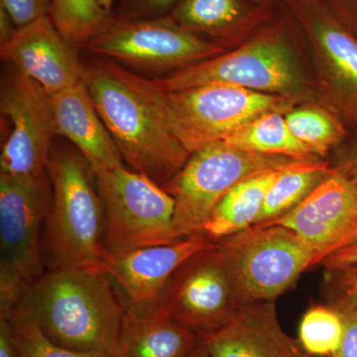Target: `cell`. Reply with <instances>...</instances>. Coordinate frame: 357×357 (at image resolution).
Wrapping results in <instances>:
<instances>
[{"label":"cell","mask_w":357,"mask_h":357,"mask_svg":"<svg viewBox=\"0 0 357 357\" xmlns=\"http://www.w3.org/2000/svg\"><path fill=\"white\" fill-rule=\"evenodd\" d=\"M167 91L208 84H229L250 91L286 95L299 89L301 77L288 47L274 37L255 40L159 79Z\"/></svg>","instance_id":"cell-11"},{"label":"cell","mask_w":357,"mask_h":357,"mask_svg":"<svg viewBox=\"0 0 357 357\" xmlns=\"http://www.w3.org/2000/svg\"><path fill=\"white\" fill-rule=\"evenodd\" d=\"M285 168L257 174L230 190L213 208L202 234L217 243L253 227L268 191Z\"/></svg>","instance_id":"cell-19"},{"label":"cell","mask_w":357,"mask_h":357,"mask_svg":"<svg viewBox=\"0 0 357 357\" xmlns=\"http://www.w3.org/2000/svg\"><path fill=\"white\" fill-rule=\"evenodd\" d=\"M0 112L7 131L0 173L29 175L47 171L57 135L51 96L10 65L1 79Z\"/></svg>","instance_id":"cell-10"},{"label":"cell","mask_w":357,"mask_h":357,"mask_svg":"<svg viewBox=\"0 0 357 357\" xmlns=\"http://www.w3.org/2000/svg\"><path fill=\"white\" fill-rule=\"evenodd\" d=\"M292 102L290 96L229 84L167 91L171 128L190 155L227 139L262 115L285 109Z\"/></svg>","instance_id":"cell-7"},{"label":"cell","mask_w":357,"mask_h":357,"mask_svg":"<svg viewBox=\"0 0 357 357\" xmlns=\"http://www.w3.org/2000/svg\"><path fill=\"white\" fill-rule=\"evenodd\" d=\"M349 175L357 182V145L354 153L352 155L351 166H349Z\"/></svg>","instance_id":"cell-36"},{"label":"cell","mask_w":357,"mask_h":357,"mask_svg":"<svg viewBox=\"0 0 357 357\" xmlns=\"http://www.w3.org/2000/svg\"><path fill=\"white\" fill-rule=\"evenodd\" d=\"M47 171L52 199L42 234L44 261L49 270L100 269L107 220L95 172L76 148L67 145L53 147Z\"/></svg>","instance_id":"cell-3"},{"label":"cell","mask_w":357,"mask_h":357,"mask_svg":"<svg viewBox=\"0 0 357 357\" xmlns=\"http://www.w3.org/2000/svg\"><path fill=\"white\" fill-rule=\"evenodd\" d=\"M95 174L105 206L107 252L178 241L173 227L175 202L162 185L126 165Z\"/></svg>","instance_id":"cell-6"},{"label":"cell","mask_w":357,"mask_h":357,"mask_svg":"<svg viewBox=\"0 0 357 357\" xmlns=\"http://www.w3.org/2000/svg\"><path fill=\"white\" fill-rule=\"evenodd\" d=\"M49 16L61 34L76 48H84L112 18L103 10L100 0H51Z\"/></svg>","instance_id":"cell-23"},{"label":"cell","mask_w":357,"mask_h":357,"mask_svg":"<svg viewBox=\"0 0 357 357\" xmlns=\"http://www.w3.org/2000/svg\"><path fill=\"white\" fill-rule=\"evenodd\" d=\"M256 225L293 230L319 253L321 263L357 238V182L344 171L332 170L293 210Z\"/></svg>","instance_id":"cell-13"},{"label":"cell","mask_w":357,"mask_h":357,"mask_svg":"<svg viewBox=\"0 0 357 357\" xmlns=\"http://www.w3.org/2000/svg\"><path fill=\"white\" fill-rule=\"evenodd\" d=\"M0 357H18L10 325L6 319H0Z\"/></svg>","instance_id":"cell-33"},{"label":"cell","mask_w":357,"mask_h":357,"mask_svg":"<svg viewBox=\"0 0 357 357\" xmlns=\"http://www.w3.org/2000/svg\"><path fill=\"white\" fill-rule=\"evenodd\" d=\"M57 135L69 140L93 172L126 165L83 79L51 96Z\"/></svg>","instance_id":"cell-17"},{"label":"cell","mask_w":357,"mask_h":357,"mask_svg":"<svg viewBox=\"0 0 357 357\" xmlns=\"http://www.w3.org/2000/svg\"><path fill=\"white\" fill-rule=\"evenodd\" d=\"M215 243L244 305L275 302L319 264V253L281 225H253Z\"/></svg>","instance_id":"cell-5"},{"label":"cell","mask_w":357,"mask_h":357,"mask_svg":"<svg viewBox=\"0 0 357 357\" xmlns=\"http://www.w3.org/2000/svg\"><path fill=\"white\" fill-rule=\"evenodd\" d=\"M331 306L337 310L344 325L342 342L332 357H357V305L330 288Z\"/></svg>","instance_id":"cell-28"},{"label":"cell","mask_w":357,"mask_h":357,"mask_svg":"<svg viewBox=\"0 0 357 357\" xmlns=\"http://www.w3.org/2000/svg\"><path fill=\"white\" fill-rule=\"evenodd\" d=\"M223 141L249 151L281 155L300 161H317L316 155L291 133L285 116L277 112L249 122Z\"/></svg>","instance_id":"cell-21"},{"label":"cell","mask_w":357,"mask_h":357,"mask_svg":"<svg viewBox=\"0 0 357 357\" xmlns=\"http://www.w3.org/2000/svg\"><path fill=\"white\" fill-rule=\"evenodd\" d=\"M16 30H17V27L14 24L13 18L10 17L4 7L0 6V43L1 45L6 43L13 36Z\"/></svg>","instance_id":"cell-34"},{"label":"cell","mask_w":357,"mask_h":357,"mask_svg":"<svg viewBox=\"0 0 357 357\" xmlns=\"http://www.w3.org/2000/svg\"><path fill=\"white\" fill-rule=\"evenodd\" d=\"M285 121L291 133L316 156L325 155L342 136L337 122L323 110H293L286 115Z\"/></svg>","instance_id":"cell-26"},{"label":"cell","mask_w":357,"mask_h":357,"mask_svg":"<svg viewBox=\"0 0 357 357\" xmlns=\"http://www.w3.org/2000/svg\"><path fill=\"white\" fill-rule=\"evenodd\" d=\"M312 27L338 76L357 93V40L331 20H316Z\"/></svg>","instance_id":"cell-25"},{"label":"cell","mask_w":357,"mask_h":357,"mask_svg":"<svg viewBox=\"0 0 357 357\" xmlns=\"http://www.w3.org/2000/svg\"><path fill=\"white\" fill-rule=\"evenodd\" d=\"M100 3L102 7L103 10L109 13L110 10H112V6H114V0H100Z\"/></svg>","instance_id":"cell-37"},{"label":"cell","mask_w":357,"mask_h":357,"mask_svg":"<svg viewBox=\"0 0 357 357\" xmlns=\"http://www.w3.org/2000/svg\"><path fill=\"white\" fill-rule=\"evenodd\" d=\"M84 48L126 68L178 70L220 55L222 47L178 25L169 15L140 20L110 18Z\"/></svg>","instance_id":"cell-8"},{"label":"cell","mask_w":357,"mask_h":357,"mask_svg":"<svg viewBox=\"0 0 357 357\" xmlns=\"http://www.w3.org/2000/svg\"><path fill=\"white\" fill-rule=\"evenodd\" d=\"M328 288L342 294L357 305V263L337 269L326 270Z\"/></svg>","instance_id":"cell-31"},{"label":"cell","mask_w":357,"mask_h":357,"mask_svg":"<svg viewBox=\"0 0 357 357\" xmlns=\"http://www.w3.org/2000/svg\"><path fill=\"white\" fill-rule=\"evenodd\" d=\"M243 305L217 243L185 260L158 301L164 314L201 337L229 324Z\"/></svg>","instance_id":"cell-9"},{"label":"cell","mask_w":357,"mask_h":357,"mask_svg":"<svg viewBox=\"0 0 357 357\" xmlns=\"http://www.w3.org/2000/svg\"><path fill=\"white\" fill-rule=\"evenodd\" d=\"M181 0H121L119 16L122 20H140L161 17Z\"/></svg>","instance_id":"cell-29"},{"label":"cell","mask_w":357,"mask_h":357,"mask_svg":"<svg viewBox=\"0 0 357 357\" xmlns=\"http://www.w3.org/2000/svg\"><path fill=\"white\" fill-rule=\"evenodd\" d=\"M126 299L96 268L47 270L28 289L15 311L53 344L116 357Z\"/></svg>","instance_id":"cell-2"},{"label":"cell","mask_w":357,"mask_h":357,"mask_svg":"<svg viewBox=\"0 0 357 357\" xmlns=\"http://www.w3.org/2000/svg\"><path fill=\"white\" fill-rule=\"evenodd\" d=\"M331 171L318 161H299L283 169L268 191L255 225L271 222L293 210Z\"/></svg>","instance_id":"cell-22"},{"label":"cell","mask_w":357,"mask_h":357,"mask_svg":"<svg viewBox=\"0 0 357 357\" xmlns=\"http://www.w3.org/2000/svg\"><path fill=\"white\" fill-rule=\"evenodd\" d=\"M51 199L48 171L29 175L0 173L1 264L30 286L46 272L42 234Z\"/></svg>","instance_id":"cell-12"},{"label":"cell","mask_w":357,"mask_h":357,"mask_svg":"<svg viewBox=\"0 0 357 357\" xmlns=\"http://www.w3.org/2000/svg\"><path fill=\"white\" fill-rule=\"evenodd\" d=\"M300 160L249 151L225 141L195 152L162 188L175 202L178 241L202 234L213 208L239 183L257 174L285 168Z\"/></svg>","instance_id":"cell-4"},{"label":"cell","mask_w":357,"mask_h":357,"mask_svg":"<svg viewBox=\"0 0 357 357\" xmlns=\"http://www.w3.org/2000/svg\"><path fill=\"white\" fill-rule=\"evenodd\" d=\"M202 340L158 306L126 301L116 357H189Z\"/></svg>","instance_id":"cell-18"},{"label":"cell","mask_w":357,"mask_h":357,"mask_svg":"<svg viewBox=\"0 0 357 357\" xmlns=\"http://www.w3.org/2000/svg\"><path fill=\"white\" fill-rule=\"evenodd\" d=\"M0 6L13 18L16 27L20 28L49 15L51 0H1Z\"/></svg>","instance_id":"cell-30"},{"label":"cell","mask_w":357,"mask_h":357,"mask_svg":"<svg viewBox=\"0 0 357 357\" xmlns=\"http://www.w3.org/2000/svg\"><path fill=\"white\" fill-rule=\"evenodd\" d=\"M6 319L10 325L18 357H114L102 352L76 351L59 347L20 312H13Z\"/></svg>","instance_id":"cell-27"},{"label":"cell","mask_w":357,"mask_h":357,"mask_svg":"<svg viewBox=\"0 0 357 357\" xmlns=\"http://www.w3.org/2000/svg\"><path fill=\"white\" fill-rule=\"evenodd\" d=\"M357 263V238L351 243L347 244L338 250L335 251L332 255L326 256L319 263L321 266L326 270L337 269L349 266V265L356 264Z\"/></svg>","instance_id":"cell-32"},{"label":"cell","mask_w":357,"mask_h":357,"mask_svg":"<svg viewBox=\"0 0 357 357\" xmlns=\"http://www.w3.org/2000/svg\"><path fill=\"white\" fill-rule=\"evenodd\" d=\"M344 333L342 318L335 307H310L300 321L299 342L307 356L332 357Z\"/></svg>","instance_id":"cell-24"},{"label":"cell","mask_w":357,"mask_h":357,"mask_svg":"<svg viewBox=\"0 0 357 357\" xmlns=\"http://www.w3.org/2000/svg\"><path fill=\"white\" fill-rule=\"evenodd\" d=\"M189 357H211L203 340L199 342L198 347L195 349V351L192 352L191 356Z\"/></svg>","instance_id":"cell-35"},{"label":"cell","mask_w":357,"mask_h":357,"mask_svg":"<svg viewBox=\"0 0 357 357\" xmlns=\"http://www.w3.org/2000/svg\"><path fill=\"white\" fill-rule=\"evenodd\" d=\"M169 16L194 34L222 37L252 22L255 14L241 0H181Z\"/></svg>","instance_id":"cell-20"},{"label":"cell","mask_w":357,"mask_h":357,"mask_svg":"<svg viewBox=\"0 0 357 357\" xmlns=\"http://www.w3.org/2000/svg\"><path fill=\"white\" fill-rule=\"evenodd\" d=\"M1 57L52 96L82 81L83 62L76 47L61 34L50 16L17 28L1 45Z\"/></svg>","instance_id":"cell-15"},{"label":"cell","mask_w":357,"mask_h":357,"mask_svg":"<svg viewBox=\"0 0 357 357\" xmlns=\"http://www.w3.org/2000/svg\"><path fill=\"white\" fill-rule=\"evenodd\" d=\"M82 79L126 166L160 185L181 170L191 155L173 132L158 79L96 56L83 63Z\"/></svg>","instance_id":"cell-1"},{"label":"cell","mask_w":357,"mask_h":357,"mask_svg":"<svg viewBox=\"0 0 357 357\" xmlns=\"http://www.w3.org/2000/svg\"><path fill=\"white\" fill-rule=\"evenodd\" d=\"M215 244L204 234H197L171 244L107 252L100 270L114 280L126 302L158 306L162 291L174 272L192 255Z\"/></svg>","instance_id":"cell-14"},{"label":"cell","mask_w":357,"mask_h":357,"mask_svg":"<svg viewBox=\"0 0 357 357\" xmlns=\"http://www.w3.org/2000/svg\"><path fill=\"white\" fill-rule=\"evenodd\" d=\"M211 357H307L279 323L274 302L243 305L217 332L203 337Z\"/></svg>","instance_id":"cell-16"}]
</instances>
